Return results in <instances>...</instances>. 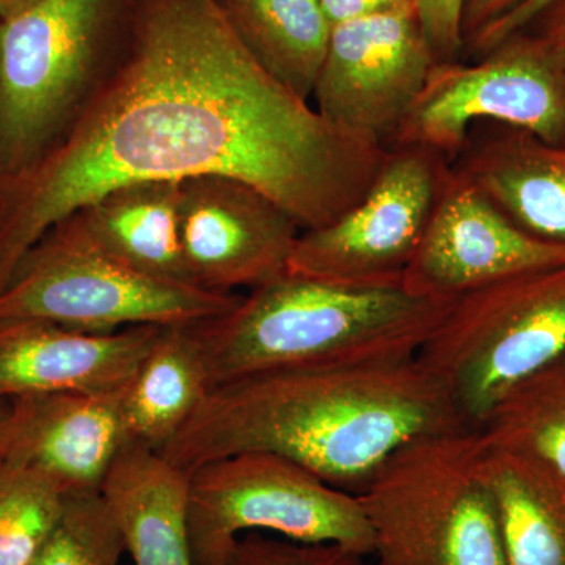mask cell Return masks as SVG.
Wrapping results in <instances>:
<instances>
[{
	"instance_id": "cell-3",
	"label": "cell",
	"mask_w": 565,
	"mask_h": 565,
	"mask_svg": "<svg viewBox=\"0 0 565 565\" xmlns=\"http://www.w3.org/2000/svg\"><path fill=\"white\" fill-rule=\"evenodd\" d=\"M451 302L415 296L404 285L286 273L191 330L212 388L289 367L415 359Z\"/></svg>"
},
{
	"instance_id": "cell-18",
	"label": "cell",
	"mask_w": 565,
	"mask_h": 565,
	"mask_svg": "<svg viewBox=\"0 0 565 565\" xmlns=\"http://www.w3.org/2000/svg\"><path fill=\"white\" fill-rule=\"evenodd\" d=\"M65 222L136 273L195 286L182 252L180 182H140L115 189Z\"/></svg>"
},
{
	"instance_id": "cell-20",
	"label": "cell",
	"mask_w": 565,
	"mask_h": 565,
	"mask_svg": "<svg viewBox=\"0 0 565 565\" xmlns=\"http://www.w3.org/2000/svg\"><path fill=\"white\" fill-rule=\"evenodd\" d=\"M207 392L210 382L191 327H166L122 393L129 444L161 451Z\"/></svg>"
},
{
	"instance_id": "cell-23",
	"label": "cell",
	"mask_w": 565,
	"mask_h": 565,
	"mask_svg": "<svg viewBox=\"0 0 565 565\" xmlns=\"http://www.w3.org/2000/svg\"><path fill=\"white\" fill-rule=\"evenodd\" d=\"M66 494L40 471L0 457V565H28L65 509Z\"/></svg>"
},
{
	"instance_id": "cell-24",
	"label": "cell",
	"mask_w": 565,
	"mask_h": 565,
	"mask_svg": "<svg viewBox=\"0 0 565 565\" xmlns=\"http://www.w3.org/2000/svg\"><path fill=\"white\" fill-rule=\"evenodd\" d=\"M122 553L121 531L103 493H74L28 565H120Z\"/></svg>"
},
{
	"instance_id": "cell-6",
	"label": "cell",
	"mask_w": 565,
	"mask_h": 565,
	"mask_svg": "<svg viewBox=\"0 0 565 565\" xmlns=\"http://www.w3.org/2000/svg\"><path fill=\"white\" fill-rule=\"evenodd\" d=\"M565 349V264L525 270L457 297L418 360L444 386L465 426Z\"/></svg>"
},
{
	"instance_id": "cell-1",
	"label": "cell",
	"mask_w": 565,
	"mask_h": 565,
	"mask_svg": "<svg viewBox=\"0 0 565 565\" xmlns=\"http://www.w3.org/2000/svg\"><path fill=\"white\" fill-rule=\"evenodd\" d=\"M386 152L274 79L218 0H131L120 46L73 120L0 181V289L47 233L115 189L233 178L308 232L362 200Z\"/></svg>"
},
{
	"instance_id": "cell-7",
	"label": "cell",
	"mask_w": 565,
	"mask_h": 565,
	"mask_svg": "<svg viewBox=\"0 0 565 565\" xmlns=\"http://www.w3.org/2000/svg\"><path fill=\"white\" fill-rule=\"evenodd\" d=\"M239 300L234 292L136 273L62 222L0 289V326L47 322L92 333L137 326L193 327L230 313Z\"/></svg>"
},
{
	"instance_id": "cell-19",
	"label": "cell",
	"mask_w": 565,
	"mask_h": 565,
	"mask_svg": "<svg viewBox=\"0 0 565 565\" xmlns=\"http://www.w3.org/2000/svg\"><path fill=\"white\" fill-rule=\"evenodd\" d=\"M479 471L497 509L505 565H565V481L482 440Z\"/></svg>"
},
{
	"instance_id": "cell-28",
	"label": "cell",
	"mask_w": 565,
	"mask_h": 565,
	"mask_svg": "<svg viewBox=\"0 0 565 565\" xmlns=\"http://www.w3.org/2000/svg\"><path fill=\"white\" fill-rule=\"evenodd\" d=\"M520 32L533 36L565 73V0L550 3Z\"/></svg>"
},
{
	"instance_id": "cell-15",
	"label": "cell",
	"mask_w": 565,
	"mask_h": 565,
	"mask_svg": "<svg viewBox=\"0 0 565 565\" xmlns=\"http://www.w3.org/2000/svg\"><path fill=\"white\" fill-rule=\"evenodd\" d=\"M162 329L92 333L47 322L3 323L0 404L29 394L122 392Z\"/></svg>"
},
{
	"instance_id": "cell-21",
	"label": "cell",
	"mask_w": 565,
	"mask_h": 565,
	"mask_svg": "<svg viewBox=\"0 0 565 565\" xmlns=\"http://www.w3.org/2000/svg\"><path fill=\"white\" fill-rule=\"evenodd\" d=\"M237 39L274 79L311 102L333 24L319 0H218Z\"/></svg>"
},
{
	"instance_id": "cell-25",
	"label": "cell",
	"mask_w": 565,
	"mask_h": 565,
	"mask_svg": "<svg viewBox=\"0 0 565 565\" xmlns=\"http://www.w3.org/2000/svg\"><path fill=\"white\" fill-rule=\"evenodd\" d=\"M370 557L338 544H300L247 533L222 565H377Z\"/></svg>"
},
{
	"instance_id": "cell-29",
	"label": "cell",
	"mask_w": 565,
	"mask_h": 565,
	"mask_svg": "<svg viewBox=\"0 0 565 565\" xmlns=\"http://www.w3.org/2000/svg\"><path fill=\"white\" fill-rule=\"evenodd\" d=\"M332 24L415 6L414 0H319Z\"/></svg>"
},
{
	"instance_id": "cell-4",
	"label": "cell",
	"mask_w": 565,
	"mask_h": 565,
	"mask_svg": "<svg viewBox=\"0 0 565 565\" xmlns=\"http://www.w3.org/2000/svg\"><path fill=\"white\" fill-rule=\"evenodd\" d=\"M479 430L419 435L386 457L356 494L377 565H505Z\"/></svg>"
},
{
	"instance_id": "cell-2",
	"label": "cell",
	"mask_w": 565,
	"mask_h": 565,
	"mask_svg": "<svg viewBox=\"0 0 565 565\" xmlns=\"http://www.w3.org/2000/svg\"><path fill=\"white\" fill-rule=\"evenodd\" d=\"M470 429L418 356L267 371L210 388L159 455L185 475L243 452L286 457L359 494L419 435Z\"/></svg>"
},
{
	"instance_id": "cell-9",
	"label": "cell",
	"mask_w": 565,
	"mask_h": 565,
	"mask_svg": "<svg viewBox=\"0 0 565 565\" xmlns=\"http://www.w3.org/2000/svg\"><path fill=\"white\" fill-rule=\"evenodd\" d=\"M476 121L523 129L564 147L565 73L526 32L473 63H435L392 147L426 148L451 161L467 147Z\"/></svg>"
},
{
	"instance_id": "cell-16",
	"label": "cell",
	"mask_w": 565,
	"mask_h": 565,
	"mask_svg": "<svg viewBox=\"0 0 565 565\" xmlns=\"http://www.w3.org/2000/svg\"><path fill=\"white\" fill-rule=\"evenodd\" d=\"M520 228L565 243V145L501 126L455 167Z\"/></svg>"
},
{
	"instance_id": "cell-13",
	"label": "cell",
	"mask_w": 565,
	"mask_h": 565,
	"mask_svg": "<svg viewBox=\"0 0 565 565\" xmlns=\"http://www.w3.org/2000/svg\"><path fill=\"white\" fill-rule=\"evenodd\" d=\"M180 232L193 285L233 292L286 274L302 230L258 189L200 177L180 182Z\"/></svg>"
},
{
	"instance_id": "cell-10",
	"label": "cell",
	"mask_w": 565,
	"mask_h": 565,
	"mask_svg": "<svg viewBox=\"0 0 565 565\" xmlns=\"http://www.w3.org/2000/svg\"><path fill=\"white\" fill-rule=\"evenodd\" d=\"M449 167L426 148H388L362 200L330 225L300 233L286 273L348 285H403Z\"/></svg>"
},
{
	"instance_id": "cell-8",
	"label": "cell",
	"mask_w": 565,
	"mask_h": 565,
	"mask_svg": "<svg viewBox=\"0 0 565 565\" xmlns=\"http://www.w3.org/2000/svg\"><path fill=\"white\" fill-rule=\"evenodd\" d=\"M193 565H222L239 534L270 531L300 544H338L373 556L359 497L270 452L212 460L188 475Z\"/></svg>"
},
{
	"instance_id": "cell-26",
	"label": "cell",
	"mask_w": 565,
	"mask_h": 565,
	"mask_svg": "<svg viewBox=\"0 0 565 565\" xmlns=\"http://www.w3.org/2000/svg\"><path fill=\"white\" fill-rule=\"evenodd\" d=\"M424 35L437 62L460 61L465 0H414Z\"/></svg>"
},
{
	"instance_id": "cell-22",
	"label": "cell",
	"mask_w": 565,
	"mask_h": 565,
	"mask_svg": "<svg viewBox=\"0 0 565 565\" xmlns=\"http://www.w3.org/2000/svg\"><path fill=\"white\" fill-rule=\"evenodd\" d=\"M479 435L484 445L530 457L565 481V349L505 394Z\"/></svg>"
},
{
	"instance_id": "cell-14",
	"label": "cell",
	"mask_w": 565,
	"mask_h": 565,
	"mask_svg": "<svg viewBox=\"0 0 565 565\" xmlns=\"http://www.w3.org/2000/svg\"><path fill=\"white\" fill-rule=\"evenodd\" d=\"M122 393L29 394L7 401L0 457L40 471L66 494L102 492L128 444Z\"/></svg>"
},
{
	"instance_id": "cell-27",
	"label": "cell",
	"mask_w": 565,
	"mask_h": 565,
	"mask_svg": "<svg viewBox=\"0 0 565 565\" xmlns=\"http://www.w3.org/2000/svg\"><path fill=\"white\" fill-rule=\"evenodd\" d=\"M555 0H525L520 3L511 13L505 14L501 20L487 25L478 33H475L470 40L465 43L463 52L473 55V57H484L490 51H493L498 44L503 43L509 36L522 31L523 28L537 17L545 7Z\"/></svg>"
},
{
	"instance_id": "cell-30",
	"label": "cell",
	"mask_w": 565,
	"mask_h": 565,
	"mask_svg": "<svg viewBox=\"0 0 565 565\" xmlns=\"http://www.w3.org/2000/svg\"><path fill=\"white\" fill-rule=\"evenodd\" d=\"M525 0H465L463 47L465 43L487 25L501 20Z\"/></svg>"
},
{
	"instance_id": "cell-17",
	"label": "cell",
	"mask_w": 565,
	"mask_h": 565,
	"mask_svg": "<svg viewBox=\"0 0 565 565\" xmlns=\"http://www.w3.org/2000/svg\"><path fill=\"white\" fill-rule=\"evenodd\" d=\"M131 565H193L188 475L154 449L122 446L102 487Z\"/></svg>"
},
{
	"instance_id": "cell-11",
	"label": "cell",
	"mask_w": 565,
	"mask_h": 565,
	"mask_svg": "<svg viewBox=\"0 0 565 565\" xmlns=\"http://www.w3.org/2000/svg\"><path fill=\"white\" fill-rule=\"evenodd\" d=\"M435 63L415 6L341 22L311 99L338 128L390 148Z\"/></svg>"
},
{
	"instance_id": "cell-32",
	"label": "cell",
	"mask_w": 565,
	"mask_h": 565,
	"mask_svg": "<svg viewBox=\"0 0 565 565\" xmlns=\"http://www.w3.org/2000/svg\"><path fill=\"white\" fill-rule=\"evenodd\" d=\"M6 404L7 403L0 404V418H2L3 411H6Z\"/></svg>"
},
{
	"instance_id": "cell-5",
	"label": "cell",
	"mask_w": 565,
	"mask_h": 565,
	"mask_svg": "<svg viewBox=\"0 0 565 565\" xmlns=\"http://www.w3.org/2000/svg\"><path fill=\"white\" fill-rule=\"evenodd\" d=\"M131 0H32L0 18V181L31 167L109 65Z\"/></svg>"
},
{
	"instance_id": "cell-12",
	"label": "cell",
	"mask_w": 565,
	"mask_h": 565,
	"mask_svg": "<svg viewBox=\"0 0 565 565\" xmlns=\"http://www.w3.org/2000/svg\"><path fill=\"white\" fill-rule=\"evenodd\" d=\"M557 264H565V243L516 226L451 166L403 285L415 296L455 300L501 278Z\"/></svg>"
},
{
	"instance_id": "cell-31",
	"label": "cell",
	"mask_w": 565,
	"mask_h": 565,
	"mask_svg": "<svg viewBox=\"0 0 565 565\" xmlns=\"http://www.w3.org/2000/svg\"><path fill=\"white\" fill-rule=\"evenodd\" d=\"M29 2L32 0H0V18L9 17L14 11L28 6Z\"/></svg>"
}]
</instances>
